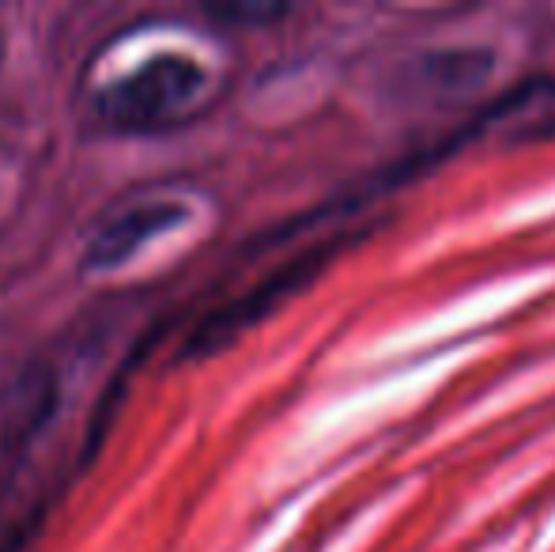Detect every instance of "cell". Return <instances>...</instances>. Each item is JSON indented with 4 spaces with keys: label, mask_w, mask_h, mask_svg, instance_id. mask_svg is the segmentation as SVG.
<instances>
[{
    "label": "cell",
    "mask_w": 555,
    "mask_h": 552,
    "mask_svg": "<svg viewBox=\"0 0 555 552\" xmlns=\"http://www.w3.org/2000/svg\"><path fill=\"white\" fill-rule=\"evenodd\" d=\"M208 73L182 53H155L95 95V114L103 126L140 133L182 118L205 91Z\"/></svg>",
    "instance_id": "obj_1"
},
{
    "label": "cell",
    "mask_w": 555,
    "mask_h": 552,
    "mask_svg": "<svg viewBox=\"0 0 555 552\" xmlns=\"http://www.w3.org/2000/svg\"><path fill=\"white\" fill-rule=\"evenodd\" d=\"M212 20L220 23H257V20H276L284 8H257V4H208L205 8Z\"/></svg>",
    "instance_id": "obj_4"
},
{
    "label": "cell",
    "mask_w": 555,
    "mask_h": 552,
    "mask_svg": "<svg viewBox=\"0 0 555 552\" xmlns=\"http://www.w3.org/2000/svg\"><path fill=\"white\" fill-rule=\"evenodd\" d=\"M0 61H4V38H0Z\"/></svg>",
    "instance_id": "obj_5"
},
{
    "label": "cell",
    "mask_w": 555,
    "mask_h": 552,
    "mask_svg": "<svg viewBox=\"0 0 555 552\" xmlns=\"http://www.w3.org/2000/svg\"><path fill=\"white\" fill-rule=\"evenodd\" d=\"M190 216V208L178 201H144V205H129L106 220L103 228L91 235L88 251H83V269L88 273H111V269L132 261L152 239L175 231L178 223Z\"/></svg>",
    "instance_id": "obj_3"
},
{
    "label": "cell",
    "mask_w": 555,
    "mask_h": 552,
    "mask_svg": "<svg viewBox=\"0 0 555 552\" xmlns=\"http://www.w3.org/2000/svg\"><path fill=\"white\" fill-rule=\"evenodd\" d=\"M333 251H336V239H322V243H314L310 251H302V254H295L292 261H284L276 273L257 280L246 295H238L234 303H227V307L205 314L197 322V330H193L190 345H185V356H190V360H205V356L227 348L238 333H246L254 322H261L280 299L299 292V287L325 266V258H330Z\"/></svg>",
    "instance_id": "obj_2"
}]
</instances>
